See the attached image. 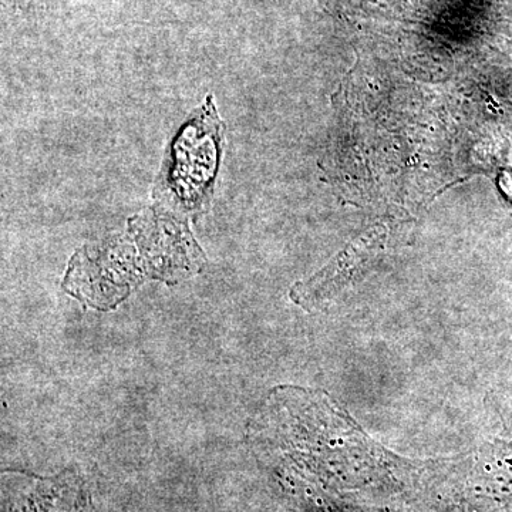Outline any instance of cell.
<instances>
[{"label":"cell","mask_w":512,"mask_h":512,"mask_svg":"<svg viewBox=\"0 0 512 512\" xmlns=\"http://www.w3.org/2000/svg\"><path fill=\"white\" fill-rule=\"evenodd\" d=\"M224 141V123L210 94L168 146L153 188L157 208L177 217L207 211L214 197Z\"/></svg>","instance_id":"cell-1"},{"label":"cell","mask_w":512,"mask_h":512,"mask_svg":"<svg viewBox=\"0 0 512 512\" xmlns=\"http://www.w3.org/2000/svg\"><path fill=\"white\" fill-rule=\"evenodd\" d=\"M386 242L387 228L384 225L367 229L323 266L318 274L293 286L292 301L308 311L325 305L372 266L382 254Z\"/></svg>","instance_id":"cell-2"},{"label":"cell","mask_w":512,"mask_h":512,"mask_svg":"<svg viewBox=\"0 0 512 512\" xmlns=\"http://www.w3.org/2000/svg\"><path fill=\"white\" fill-rule=\"evenodd\" d=\"M498 195L512 215V168H500L495 175Z\"/></svg>","instance_id":"cell-3"}]
</instances>
